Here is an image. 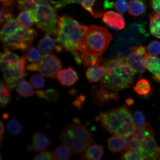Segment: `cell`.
I'll return each instance as SVG.
<instances>
[{
  "label": "cell",
  "instance_id": "6da1fadb",
  "mask_svg": "<svg viewBox=\"0 0 160 160\" xmlns=\"http://www.w3.org/2000/svg\"><path fill=\"white\" fill-rule=\"evenodd\" d=\"M105 75L102 83L107 88L114 92L128 88L133 85L135 73L124 56H117L104 63Z\"/></svg>",
  "mask_w": 160,
  "mask_h": 160
},
{
  "label": "cell",
  "instance_id": "7a4b0ae2",
  "mask_svg": "<svg viewBox=\"0 0 160 160\" xmlns=\"http://www.w3.org/2000/svg\"><path fill=\"white\" fill-rule=\"evenodd\" d=\"M96 120L106 131L126 139L136 128L131 111L125 105L102 112Z\"/></svg>",
  "mask_w": 160,
  "mask_h": 160
},
{
  "label": "cell",
  "instance_id": "3957f363",
  "mask_svg": "<svg viewBox=\"0 0 160 160\" xmlns=\"http://www.w3.org/2000/svg\"><path fill=\"white\" fill-rule=\"evenodd\" d=\"M88 28L73 18L63 16L58 19L56 40L68 52H80L81 42Z\"/></svg>",
  "mask_w": 160,
  "mask_h": 160
},
{
  "label": "cell",
  "instance_id": "277c9868",
  "mask_svg": "<svg viewBox=\"0 0 160 160\" xmlns=\"http://www.w3.org/2000/svg\"><path fill=\"white\" fill-rule=\"evenodd\" d=\"M75 123L66 126L59 135L62 144L65 145L74 154L85 153L93 141L91 132L78 119Z\"/></svg>",
  "mask_w": 160,
  "mask_h": 160
},
{
  "label": "cell",
  "instance_id": "5b68a950",
  "mask_svg": "<svg viewBox=\"0 0 160 160\" xmlns=\"http://www.w3.org/2000/svg\"><path fill=\"white\" fill-rule=\"evenodd\" d=\"M28 61L26 57L21 58L7 49L1 53V68L4 81L10 89H14L19 80L28 75L25 72Z\"/></svg>",
  "mask_w": 160,
  "mask_h": 160
},
{
  "label": "cell",
  "instance_id": "8992f818",
  "mask_svg": "<svg viewBox=\"0 0 160 160\" xmlns=\"http://www.w3.org/2000/svg\"><path fill=\"white\" fill-rule=\"evenodd\" d=\"M112 39V36L106 28L90 26L82 40L80 52L100 57L108 48Z\"/></svg>",
  "mask_w": 160,
  "mask_h": 160
},
{
  "label": "cell",
  "instance_id": "52a82bcc",
  "mask_svg": "<svg viewBox=\"0 0 160 160\" xmlns=\"http://www.w3.org/2000/svg\"><path fill=\"white\" fill-rule=\"evenodd\" d=\"M38 5L36 14L38 28L50 35L56 36L58 33L57 11L48 0H35Z\"/></svg>",
  "mask_w": 160,
  "mask_h": 160
},
{
  "label": "cell",
  "instance_id": "ba28073f",
  "mask_svg": "<svg viewBox=\"0 0 160 160\" xmlns=\"http://www.w3.org/2000/svg\"><path fill=\"white\" fill-rule=\"evenodd\" d=\"M145 128L141 141L143 153L147 160H160V147L150 124Z\"/></svg>",
  "mask_w": 160,
  "mask_h": 160
},
{
  "label": "cell",
  "instance_id": "9c48e42d",
  "mask_svg": "<svg viewBox=\"0 0 160 160\" xmlns=\"http://www.w3.org/2000/svg\"><path fill=\"white\" fill-rule=\"evenodd\" d=\"M62 68V62L53 54H46L42 56L39 63V72L46 77L54 78Z\"/></svg>",
  "mask_w": 160,
  "mask_h": 160
},
{
  "label": "cell",
  "instance_id": "30bf717a",
  "mask_svg": "<svg viewBox=\"0 0 160 160\" xmlns=\"http://www.w3.org/2000/svg\"><path fill=\"white\" fill-rule=\"evenodd\" d=\"M126 60L131 68L135 73L141 74L146 71L145 60L148 53L143 46H136L132 48Z\"/></svg>",
  "mask_w": 160,
  "mask_h": 160
},
{
  "label": "cell",
  "instance_id": "8fae6325",
  "mask_svg": "<svg viewBox=\"0 0 160 160\" xmlns=\"http://www.w3.org/2000/svg\"><path fill=\"white\" fill-rule=\"evenodd\" d=\"M92 96L93 103L98 106L119 98V95L116 92L107 88L102 84L95 85L92 88Z\"/></svg>",
  "mask_w": 160,
  "mask_h": 160
},
{
  "label": "cell",
  "instance_id": "7c38bea8",
  "mask_svg": "<svg viewBox=\"0 0 160 160\" xmlns=\"http://www.w3.org/2000/svg\"><path fill=\"white\" fill-rule=\"evenodd\" d=\"M51 143V141L47 136L41 132H37L33 135L31 144L27 146L26 150L29 152L45 151Z\"/></svg>",
  "mask_w": 160,
  "mask_h": 160
},
{
  "label": "cell",
  "instance_id": "4fadbf2b",
  "mask_svg": "<svg viewBox=\"0 0 160 160\" xmlns=\"http://www.w3.org/2000/svg\"><path fill=\"white\" fill-rule=\"evenodd\" d=\"M102 22L111 29L118 31L123 29L125 26V19L122 14L112 11L104 14Z\"/></svg>",
  "mask_w": 160,
  "mask_h": 160
},
{
  "label": "cell",
  "instance_id": "5bb4252c",
  "mask_svg": "<svg viewBox=\"0 0 160 160\" xmlns=\"http://www.w3.org/2000/svg\"><path fill=\"white\" fill-rule=\"evenodd\" d=\"M51 35L47 33L43 38L40 40L38 47L39 51L43 54L51 53L56 51L60 52L63 50V48L59 44H57V40L52 38Z\"/></svg>",
  "mask_w": 160,
  "mask_h": 160
},
{
  "label": "cell",
  "instance_id": "9a60e30c",
  "mask_svg": "<svg viewBox=\"0 0 160 160\" xmlns=\"http://www.w3.org/2000/svg\"><path fill=\"white\" fill-rule=\"evenodd\" d=\"M57 78L62 85L66 87L73 85L79 79V76L72 67L61 69L57 76Z\"/></svg>",
  "mask_w": 160,
  "mask_h": 160
},
{
  "label": "cell",
  "instance_id": "2e32d148",
  "mask_svg": "<svg viewBox=\"0 0 160 160\" xmlns=\"http://www.w3.org/2000/svg\"><path fill=\"white\" fill-rule=\"evenodd\" d=\"M145 66L152 75V78L160 83V58L147 54L145 60Z\"/></svg>",
  "mask_w": 160,
  "mask_h": 160
},
{
  "label": "cell",
  "instance_id": "e0dca14e",
  "mask_svg": "<svg viewBox=\"0 0 160 160\" xmlns=\"http://www.w3.org/2000/svg\"><path fill=\"white\" fill-rule=\"evenodd\" d=\"M100 63L91 66L86 72V76L90 82L96 83L102 80L105 75V67Z\"/></svg>",
  "mask_w": 160,
  "mask_h": 160
},
{
  "label": "cell",
  "instance_id": "ac0fdd59",
  "mask_svg": "<svg viewBox=\"0 0 160 160\" xmlns=\"http://www.w3.org/2000/svg\"><path fill=\"white\" fill-rule=\"evenodd\" d=\"M82 155V160H102L104 151L102 146L93 143Z\"/></svg>",
  "mask_w": 160,
  "mask_h": 160
},
{
  "label": "cell",
  "instance_id": "d6986e66",
  "mask_svg": "<svg viewBox=\"0 0 160 160\" xmlns=\"http://www.w3.org/2000/svg\"><path fill=\"white\" fill-rule=\"evenodd\" d=\"M127 140L124 138L117 135H114L108 140V146L112 152L117 153L126 149Z\"/></svg>",
  "mask_w": 160,
  "mask_h": 160
},
{
  "label": "cell",
  "instance_id": "ffe728a7",
  "mask_svg": "<svg viewBox=\"0 0 160 160\" xmlns=\"http://www.w3.org/2000/svg\"><path fill=\"white\" fill-rule=\"evenodd\" d=\"M22 27L17 20L13 18L3 25L1 32V39L13 34Z\"/></svg>",
  "mask_w": 160,
  "mask_h": 160
},
{
  "label": "cell",
  "instance_id": "44dd1931",
  "mask_svg": "<svg viewBox=\"0 0 160 160\" xmlns=\"http://www.w3.org/2000/svg\"><path fill=\"white\" fill-rule=\"evenodd\" d=\"M128 8L130 15L134 18L142 15L146 10L145 4L142 0H130Z\"/></svg>",
  "mask_w": 160,
  "mask_h": 160
},
{
  "label": "cell",
  "instance_id": "7402d4cb",
  "mask_svg": "<svg viewBox=\"0 0 160 160\" xmlns=\"http://www.w3.org/2000/svg\"><path fill=\"white\" fill-rule=\"evenodd\" d=\"M17 21L21 27L30 28L37 22V19L32 13L28 11H22L18 16Z\"/></svg>",
  "mask_w": 160,
  "mask_h": 160
},
{
  "label": "cell",
  "instance_id": "603a6c76",
  "mask_svg": "<svg viewBox=\"0 0 160 160\" xmlns=\"http://www.w3.org/2000/svg\"><path fill=\"white\" fill-rule=\"evenodd\" d=\"M17 91L19 95L25 98L32 97L34 95L31 85L23 78L20 79L18 82Z\"/></svg>",
  "mask_w": 160,
  "mask_h": 160
},
{
  "label": "cell",
  "instance_id": "cb8c5ba5",
  "mask_svg": "<svg viewBox=\"0 0 160 160\" xmlns=\"http://www.w3.org/2000/svg\"><path fill=\"white\" fill-rule=\"evenodd\" d=\"M150 31L152 35L160 38V15L152 12L149 15Z\"/></svg>",
  "mask_w": 160,
  "mask_h": 160
},
{
  "label": "cell",
  "instance_id": "d4e9b609",
  "mask_svg": "<svg viewBox=\"0 0 160 160\" xmlns=\"http://www.w3.org/2000/svg\"><path fill=\"white\" fill-rule=\"evenodd\" d=\"M151 90V83L148 80L145 78L139 79L133 88L134 91L140 96L148 95Z\"/></svg>",
  "mask_w": 160,
  "mask_h": 160
},
{
  "label": "cell",
  "instance_id": "484cf974",
  "mask_svg": "<svg viewBox=\"0 0 160 160\" xmlns=\"http://www.w3.org/2000/svg\"><path fill=\"white\" fill-rule=\"evenodd\" d=\"M39 50L31 44L23 51V57L27 58L28 61L31 63H39L43 56Z\"/></svg>",
  "mask_w": 160,
  "mask_h": 160
},
{
  "label": "cell",
  "instance_id": "4316f807",
  "mask_svg": "<svg viewBox=\"0 0 160 160\" xmlns=\"http://www.w3.org/2000/svg\"><path fill=\"white\" fill-rule=\"evenodd\" d=\"M17 6L22 11H28L35 16L38 9V5L35 0H17Z\"/></svg>",
  "mask_w": 160,
  "mask_h": 160
},
{
  "label": "cell",
  "instance_id": "83f0119b",
  "mask_svg": "<svg viewBox=\"0 0 160 160\" xmlns=\"http://www.w3.org/2000/svg\"><path fill=\"white\" fill-rule=\"evenodd\" d=\"M72 153L67 146L62 144L55 149L53 154L55 160H69Z\"/></svg>",
  "mask_w": 160,
  "mask_h": 160
},
{
  "label": "cell",
  "instance_id": "f1b7e54d",
  "mask_svg": "<svg viewBox=\"0 0 160 160\" xmlns=\"http://www.w3.org/2000/svg\"><path fill=\"white\" fill-rule=\"evenodd\" d=\"M5 82L1 80V107H6L9 103L11 99V90L10 88L6 85Z\"/></svg>",
  "mask_w": 160,
  "mask_h": 160
},
{
  "label": "cell",
  "instance_id": "f546056e",
  "mask_svg": "<svg viewBox=\"0 0 160 160\" xmlns=\"http://www.w3.org/2000/svg\"><path fill=\"white\" fill-rule=\"evenodd\" d=\"M8 132L12 135H17L22 131L23 125L18 120L15 118L10 119L7 125Z\"/></svg>",
  "mask_w": 160,
  "mask_h": 160
},
{
  "label": "cell",
  "instance_id": "4dcf8cb0",
  "mask_svg": "<svg viewBox=\"0 0 160 160\" xmlns=\"http://www.w3.org/2000/svg\"><path fill=\"white\" fill-rule=\"evenodd\" d=\"M120 160H147L142 152L125 149L122 153Z\"/></svg>",
  "mask_w": 160,
  "mask_h": 160
},
{
  "label": "cell",
  "instance_id": "1f68e13d",
  "mask_svg": "<svg viewBox=\"0 0 160 160\" xmlns=\"http://www.w3.org/2000/svg\"><path fill=\"white\" fill-rule=\"evenodd\" d=\"M56 9L61 8L66 5L71 3L81 4L83 8L87 7L89 4L91 0H61L56 1H49Z\"/></svg>",
  "mask_w": 160,
  "mask_h": 160
},
{
  "label": "cell",
  "instance_id": "d6a6232c",
  "mask_svg": "<svg viewBox=\"0 0 160 160\" xmlns=\"http://www.w3.org/2000/svg\"><path fill=\"white\" fill-rule=\"evenodd\" d=\"M81 57L83 65L85 67H91L100 63L101 62L99 56L81 53Z\"/></svg>",
  "mask_w": 160,
  "mask_h": 160
},
{
  "label": "cell",
  "instance_id": "836d02e7",
  "mask_svg": "<svg viewBox=\"0 0 160 160\" xmlns=\"http://www.w3.org/2000/svg\"><path fill=\"white\" fill-rule=\"evenodd\" d=\"M126 140L127 145L125 149L141 151L143 152L141 140L131 136L126 138Z\"/></svg>",
  "mask_w": 160,
  "mask_h": 160
},
{
  "label": "cell",
  "instance_id": "e575fe53",
  "mask_svg": "<svg viewBox=\"0 0 160 160\" xmlns=\"http://www.w3.org/2000/svg\"><path fill=\"white\" fill-rule=\"evenodd\" d=\"M133 118L136 127L145 128L149 124L146 121L144 114L140 111H137L134 113Z\"/></svg>",
  "mask_w": 160,
  "mask_h": 160
},
{
  "label": "cell",
  "instance_id": "d590c367",
  "mask_svg": "<svg viewBox=\"0 0 160 160\" xmlns=\"http://www.w3.org/2000/svg\"><path fill=\"white\" fill-rule=\"evenodd\" d=\"M30 82L35 88L40 89L44 87L45 80L42 75L35 74L30 78Z\"/></svg>",
  "mask_w": 160,
  "mask_h": 160
},
{
  "label": "cell",
  "instance_id": "8d00e7d4",
  "mask_svg": "<svg viewBox=\"0 0 160 160\" xmlns=\"http://www.w3.org/2000/svg\"><path fill=\"white\" fill-rule=\"evenodd\" d=\"M147 53L150 55L156 57L160 54V42L157 40L151 41L146 48Z\"/></svg>",
  "mask_w": 160,
  "mask_h": 160
},
{
  "label": "cell",
  "instance_id": "74e56055",
  "mask_svg": "<svg viewBox=\"0 0 160 160\" xmlns=\"http://www.w3.org/2000/svg\"><path fill=\"white\" fill-rule=\"evenodd\" d=\"M115 9L120 13H124L127 12L129 4L127 0H117L113 4Z\"/></svg>",
  "mask_w": 160,
  "mask_h": 160
},
{
  "label": "cell",
  "instance_id": "f35d334b",
  "mask_svg": "<svg viewBox=\"0 0 160 160\" xmlns=\"http://www.w3.org/2000/svg\"><path fill=\"white\" fill-rule=\"evenodd\" d=\"M13 19V15L11 12L6 9V7L3 6L1 11V24H4L9 20Z\"/></svg>",
  "mask_w": 160,
  "mask_h": 160
},
{
  "label": "cell",
  "instance_id": "ab89813d",
  "mask_svg": "<svg viewBox=\"0 0 160 160\" xmlns=\"http://www.w3.org/2000/svg\"><path fill=\"white\" fill-rule=\"evenodd\" d=\"M32 160H55L53 153L51 152L43 151L36 155Z\"/></svg>",
  "mask_w": 160,
  "mask_h": 160
},
{
  "label": "cell",
  "instance_id": "60d3db41",
  "mask_svg": "<svg viewBox=\"0 0 160 160\" xmlns=\"http://www.w3.org/2000/svg\"><path fill=\"white\" fill-rule=\"evenodd\" d=\"M46 99L51 102H54L59 98V95L58 92L53 89H49L46 92Z\"/></svg>",
  "mask_w": 160,
  "mask_h": 160
},
{
  "label": "cell",
  "instance_id": "b9f144b4",
  "mask_svg": "<svg viewBox=\"0 0 160 160\" xmlns=\"http://www.w3.org/2000/svg\"><path fill=\"white\" fill-rule=\"evenodd\" d=\"M149 2L155 12L160 15V0H150Z\"/></svg>",
  "mask_w": 160,
  "mask_h": 160
},
{
  "label": "cell",
  "instance_id": "7bdbcfd3",
  "mask_svg": "<svg viewBox=\"0 0 160 160\" xmlns=\"http://www.w3.org/2000/svg\"><path fill=\"white\" fill-rule=\"evenodd\" d=\"M85 97L83 95H81L77 98L72 104L75 106L78 109H80L82 107L83 102L85 101Z\"/></svg>",
  "mask_w": 160,
  "mask_h": 160
},
{
  "label": "cell",
  "instance_id": "ee69618b",
  "mask_svg": "<svg viewBox=\"0 0 160 160\" xmlns=\"http://www.w3.org/2000/svg\"><path fill=\"white\" fill-rule=\"evenodd\" d=\"M28 71H38L39 69V63H31L26 67Z\"/></svg>",
  "mask_w": 160,
  "mask_h": 160
},
{
  "label": "cell",
  "instance_id": "f6af8a7d",
  "mask_svg": "<svg viewBox=\"0 0 160 160\" xmlns=\"http://www.w3.org/2000/svg\"><path fill=\"white\" fill-rule=\"evenodd\" d=\"M5 132V128L4 124L3 122L1 120V132H0V143H1V146H2V141L4 138Z\"/></svg>",
  "mask_w": 160,
  "mask_h": 160
},
{
  "label": "cell",
  "instance_id": "bcb514c9",
  "mask_svg": "<svg viewBox=\"0 0 160 160\" xmlns=\"http://www.w3.org/2000/svg\"><path fill=\"white\" fill-rule=\"evenodd\" d=\"M1 2L2 3L3 6L5 7H8L13 3L16 2L17 0H1Z\"/></svg>",
  "mask_w": 160,
  "mask_h": 160
},
{
  "label": "cell",
  "instance_id": "7dc6e473",
  "mask_svg": "<svg viewBox=\"0 0 160 160\" xmlns=\"http://www.w3.org/2000/svg\"><path fill=\"white\" fill-rule=\"evenodd\" d=\"M35 92L36 94L37 95L39 98H41V99L46 98V92L43 91V90H37V91H36Z\"/></svg>",
  "mask_w": 160,
  "mask_h": 160
},
{
  "label": "cell",
  "instance_id": "c3c4849f",
  "mask_svg": "<svg viewBox=\"0 0 160 160\" xmlns=\"http://www.w3.org/2000/svg\"><path fill=\"white\" fill-rule=\"evenodd\" d=\"M126 102L128 105L131 106L133 104L134 101L132 99L128 98L126 100Z\"/></svg>",
  "mask_w": 160,
  "mask_h": 160
},
{
  "label": "cell",
  "instance_id": "681fc988",
  "mask_svg": "<svg viewBox=\"0 0 160 160\" xmlns=\"http://www.w3.org/2000/svg\"><path fill=\"white\" fill-rule=\"evenodd\" d=\"M0 157V158H1V160H4L3 155V154L2 153V152L1 153V157Z\"/></svg>",
  "mask_w": 160,
  "mask_h": 160
},
{
  "label": "cell",
  "instance_id": "f907efd6",
  "mask_svg": "<svg viewBox=\"0 0 160 160\" xmlns=\"http://www.w3.org/2000/svg\"></svg>",
  "mask_w": 160,
  "mask_h": 160
}]
</instances>
